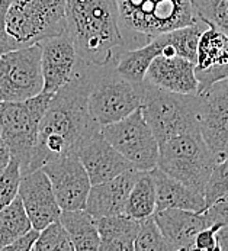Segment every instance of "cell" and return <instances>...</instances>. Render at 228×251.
<instances>
[{"label":"cell","instance_id":"obj_1","mask_svg":"<svg viewBox=\"0 0 228 251\" xmlns=\"http://www.w3.org/2000/svg\"><path fill=\"white\" fill-rule=\"evenodd\" d=\"M89 83L90 64L83 63L76 75L51 96L39 121L37 143L26 173L41 169L58 155L76 152L83 138L101 129L89 112Z\"/></svg>","mask_w":228,"mask_h":251},{"label":"cell","instance_id":"obj_2","mask_svg":"<svg viewBox=\"0 0 228 251\" xmlns=\"http://www.w3.org/2000/svg\"><path fill=\"white\" fill-rule=\"evenodd\" d=\"M66 32L86 64L105 66L124 50L115 0H66Z\"/></svg>","mask_w":228,"mask_h":251},{"label":"cell","instance_id":"obj_3","mask_svg":"<svg viewBox=\"0 0 228 251\" xmlns=\"http://www.w3.org/2000/svg\"><path fill=\"white\" fill-rule=\"evenodd\" d=\"M124 50L198 21L192 0H115Z\"/></svg>","mask_w":228,"mask_h":251},{"label":"cell","instance_id":"obj_4","mask_svg":"<svg viewBox=\"0 0 228 251\" xmlns=\"http://www.w3.org/2000/svg\"><path fill=\"white\" fill-rule=\"evenodd\" d=\"M141 113L152 128L157 143L176 137L179 134L196 131L199 96L182 95L160 89L144 80L140 84Z\"/></svg>","mask_w":228,"mask_h":251},{"label":"cell","instance_id":"obj_5","mask_svg":"<svg viewBox=\"0 0 228 251\" xmlns=\"http://www.w3.org/2000/svg\"><path fill=\"white\" fill-rule=\"evenodd\" d=\"M217 157L202 138L199 129L188 131L158 144L157 167L203 195Z\"/></svg>","mask_w":228,"mask_h":251},{"label":"cell","instance_id":"obj_6","mask_svg":"<svg viewBox=\"0 0 228 251\" xmlns=\"http://www.w3.org/2000/svg\"><path fill=\"white\" fill-rule=\"evenodd\" d=\"M4 31L16 48L66 32V0H10Z\"/></svg>","mask_w":228,"mask_h":251},{"label":"cell","instance_id":"obj_7","mask_svg":"<svg viewBox=\"0 0 228 251\" xmlns=\"http://www.w3.org/2000/svg\"><path fill=\"white\" fill-rule=\"evenodd\" d=\"M140 84L121 75L115 69V61L105 66L90 64L87 105L101 128L128 116L140 108Z\"/></svg>","mask_w":228,"mask_h":251},{"label":"cell","instance_id":"obj_8","mask_svg":"<svg viewBox=\"0 0 228 251\" xmlns=\"http://www.w3.org/2000/svg\"><path fill=\"white\" fill-rule=\"evenodd\" d=\"M51 93L39 95L21 102H0V137L10 157L21 166V175L26 173L32 150L37 143L39 121L50 103Z\"/></svg>","mask_w":228,"mask_h":251},{"label":"cell","instance_id":"obj_9","mask_svg":"<svg viewBox=\"0 0 228 251\" xmlns=\"http://www.w3.org/2000/svg\"><path fill=\"white\" fill-rule=\"evenodd\" d=\"M101 132L134 169L147 172L157 167L158 143L140 108L116 122L102 126Z\"/></svg>","mask_w":228,"mask_h":251},{"label":"cell","instance_id":"obj_10","mask_svg":"<svg viewBox=\"0 0 228 251\" xmlns=\"http://www.w3.org/2000/svg\"><path fill=\"white\" fill-rule=\"evenodd\" d=\"M39 44L0 54V102H21L42 92Z\"/></svg>","mask_w":228,"mask_h":251},{"label":"cell","instance_id":"obj_11","mask_svg":"<svg viewBox=\"0 0 228 251\" xmlns=\"http://www.w3.org/2000/svg\"><path fill=\"white\" fill-rule=\"evenodd\" d=\"M198 126L217 161L228 158V77L198 92Z\"/></svg>","mask_w":228,"mask_h":251},{"label":"cell","instance_id":"obj_12","mask_svg":"<svg viewBox=\"0 0 228 251\" xmlns=\"http://www.w3.org/2000/svg\"><path fill=\"white\" fill-rule=\"evenodd\" d=\"M41 169L50 179L61 211L84 209L92 184L75 151L47 161Z\"/></svg>","mask_w":228,"mask_h":251},{"label":"cell","instance_id":"obj_13","mask_svg":"<svg viewBox=\"0 0 228 251\" xmlns=\"http://www.w3.org/2000/svg\"><path fill=\"white\" fill-rule=\"evenodd\" d=\"M41 47V72L42 92L54 95L67 84L83 66L78 58L75 44L67 32L51 36L39 42Z\"/></svg>","mask_w":228,"mask_h":251},{"label":"cell","instance_id":"obj_14","mask_svg":"<svg viewBox=\"0 0 228 251\" xmlns=\"http://www.w3.org/2000/svg\"><path fill=\"white\" fill-rule=\"evenodd\" d=\"M76 154L89 176L90 184L106 181L128 169H134L131 163L105 140L101 129L83 138L77 145Z\"/></svg>","mask_w":228,"mask_h":251},{"label":"cell","instance_id":"obj_15","mask_svg":"<svg viewBox=\"0 0 228 251\" xmlns=\"http://www.w3.org/2000/svg\"><path fill=\"white\" fill-rule=\"evenodd\" d=\"M18 196L22 201L32 228L39 231L48 224L60 219L61 209L54 196L50 179L42 169L22 175Z\"/></svg>","mask_w":228,"mask_h":251},{"label":"cell","instance_id":"obj_16","mask_svg":"<svg viewBox=\"0 0 228 251\" xmlns=\"http://www.w3.org/2000/svg\"><path fill=\"white\" fill-rule=\"evenodd\" d=\"M195 73L199 90L228 77V35L214 26H206L198 39ZM198 90V92H199Z\"/></svg>","mask_w":228,"mask_h":251},{"label":"cell","instance_id":"obj_17","mask_svg":"<svg viewBox=\"0 0 228 251\" xmlns=\"http://www.w3.org/2000/svg\"><path fill=\"white\" fill-rule=\"evenodd\" d=\"M152 218L172 251H193L198 232L211 226L205 212H195L177 208L154 211Z\"/></svg>","mask_w":228,"mask_h":251},{"label":"cell","instance_id":"obj_18","mask_svg":"<svg viewBox=\"0 0 228 251\" xmlns=\"http://www.w3.org/2000/svg\"><path fill=\"white\" fill-rule=\"evenodd\" d=\"M144 80L182 95H196L199 90L195 63L180 55H157L150 63Z\"/></svg>","mask_w":228,"mask_h":251},{"label":"cell","instance_id":"obj_19","mask_svg":"<svg viewBox=\"0 0 228 251\" xmlns=\"http://www.w3.org/2000/svg\"><path fill=\"white\" fill-rule=\"evenodd\" d=\"M140 173L141 170L128 169L112 179L92 184L84 209L95 219L124 214L127 198Z\"/></svg>","mask_w":228,"mask_h":251},{"label":"cell","instance_id":"obj_20","mask_svg":"<svg viewBox=\"0 0 228 251\" xmlns=\"http://www.w3.org/2000/svg\"><path fill=\"white\" fill-rule=\"evenodd\" d=\"M155 186V211L166 208H177L202 212L206 208L202 193L195 192L182 181L170 177L158 167L150 170Z\"/></svg>","mask_w":228,"mask_h":251},{"label":"cell","instance_id":"obj_21","mask_svg":"<svg viewBox=\"0 0 228 251\" xmlns=\"http://www.w3.org/2000/svg\"><path fill=\"white\" fill-rule=\"evenodd\" d=\"M99 232V250L134 251V240L137 237L140 221L125 214L103 216L96 219Z\"/></svg>","mask_w":228,"mask_h":251},{"label":"cell","instance_id":"obj_22","mask_svg":"<svg viewBox=\"0 0 228 251\" xmlns=\"http://www.w3.org/2000/svg\"><path fill=\"white\" fill-rule=\"evenodd\" d=\"M163 45L160 39L155 36L150 42L140 48L134 50H122L115 60V69L127 80L141 84L144 81L147 69L157 55H161Z\"/></svg>","mask_w":228,"mask_h":251},{"label":"cell","instance_id":"obj_23","mask_svg":"<svg viewBox=\"0 0 228 251\" xmlns=\"http://www.w3.org/2000/svg\"><path fill=\"white\" fill-rule=\"evenodd\" d=\"M60 222L66 228L76 251L99 250V232L96 219L86 209L61 211Z\"/></svg>","mask_w":228,"mask_h":251},{"label":"cell","instance_id":"obj_24","mask_svg":"<svg viewBox=\"0 0 228 251\" xmlns=\"http://www.w3.org/2000/svg\"><path fill=\"white\" fill-rule=\"evenodd\" d=\"M155 211V186L152 172H141L138 179L129 190L125 202L124 214L134 219H144L152 216Z\"/></svg>","mask_w":228,"mask_h":251},{"label":"cell","instance_id":"obj_25","mask_svg":"<svg viewBox=\"0 0 228 251\" xmlns=\"http://www.w3.org/2000/svg\"><path fill=\"white\" fill-rule=\"evenodd\" d=\"M32 228L19 196L0 211V251Z\"/></svg>","mask_w":228,"mask_h":251},{"label":"cell","instance_id":"obj_26","mask_svg":"<svg viewBox=\"0 0 228 251\" xmlns=\"http://www.w3.org/2000/svg\"><path fill=\"white\" fill-rule=\"evenodd\" d=\"M196 18L228 35V0H192Z\"/></svg>","mask_w":228,"mask_h":251},{"label":"cell","instance_id":"obj_27","mask_svg":"<svg viewBox=\"0 0 228 251\" xmlns=\"http://www.w3.org/2000/svg\"><path fill=\"white\" fill-rule=\"evenodd\" d=\"M34 251H73L70 237L58 221H54L38 231L37 241L32 247Z\"/></svg>","mask_w":228,"mask_h":251},{"label":"cell","instance_id":"obj_28","mask_svg":"<svg viewBox=\"0 0 228 251\" xmlns=\"http://www.w3.org/2000/svg\"><path fill=\"white\" fill-rule=\"evenodd\" d=\"M134 251H172L152 215L140 221V228L134 240Z\"/></svg>","mask_w":228,"mask_h":251},{"label":"cell","instance_id":"obj_29","mask_svg":"<svg viewBox=\"0 0 228 251\" xmlns=\"http://www.w3.org/2000/svg\"><path fill=\"white\" fill-rule=\"evenodd\" d=\"M21 177L22 175L19 161L10 157L9 164L0 175V211L6 208L18 196Z\"/></svg>","mask_w":228,"mask_h":251},{"label":"cell","instance_id":"obj_30","mask_svg":"<svg viewBox=\"0 0 228 251\" xmlns=\"http://www.w3.org/2000/svg\"><path fill=\"white\" fill-rule=\"evenodd\" d=\"M228 193V158L218 161L205 184L203 198L206 206Z\"/></svg>","mask_w":228,"mask_h":251},{"label":"cell","instance_id":"obj_31","mask_svg":"<svg viewBox=\"0 0 228 251\" xmlns=\"http://www.w3.org/2000/svg\"><path fill=\"white\" fill-rule=\"evenodd\" d=\"M211 225H228V193L218 198L203 209Z\"/></svg>","mask_w":228,"mask_h":251},{"label":"cell","instance_id":"obj_32","mask_svg":"<svg viewBox=\"0 0 228 251\" xmlns=\"http://www.w3.org/2000/svg\"><path fill=\"white\" fill-rule=\"evenodd\" d=\"M217 229L218 225H211L198 232L193 243V250L196 251H218L217 244Z\"/></svg>","mask_w":228,"mask_h":251},{"label":"cell","instance_id":"obj_33","mask_svg":"<svg viewBox=\"0 0 228 251\" xmlns=\"http://www.w3.org/2000/svg\"><path fill=\"white\" fill-rule=\"evenodd\" d=\"M37 237H38V229L31 228L28 232H25L24 235L16 238L13 243H10L4 249V251H31L37 241Z\"/></svg>","mask_w":228,"mask_h":251},{"label":"cell","instance_id":"obj_34","mask_svg":"<svg viewBox=\"0 0 228 251\" xmlns=\"http://www.w3.org/2000/svg\"><path fill=\"white\" fill-rule=\"evenodd\" d=\"M9 3L10 0H0V54L16 48L13 41L7 36L4 31V15L9 7Z\"/></svg>","mask_w":228,"mask_h":251},{"label":"cell","instance_id":"obj_35","mask_svg":"<svg viewBox=\"0 0 228 251\" xmlns=\"http://www.w3.org/2000/svg\"><path fill=\"white\" fill-rule=\"evenodd\" d=\"M218 251H228V225H221L217 229Z\"/></svg>","mask_w":228,"mask_h":251},{"label":"cell","instance_id":"obj_36","mask_svg":"<svg viewBox=\"0 0 228 251\" xmlns=\"http://www.w3.org/2000/svg\"><path fill=\"white\" fill-rule=\"evenodd\" d=\"M9 161H10V152H9V150L6 147V144L3 143V140H1L0 141V175L6 169Z\"/></svg>","mask_w":228,"mask_h":251}]
</instances>
